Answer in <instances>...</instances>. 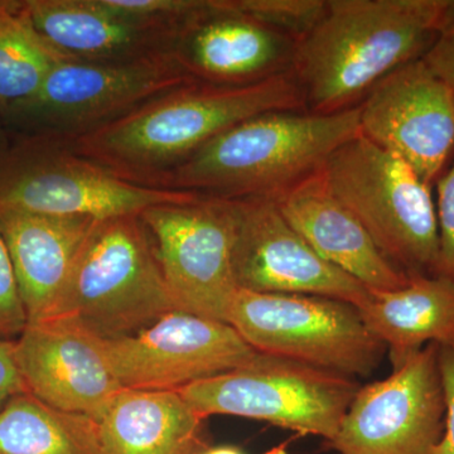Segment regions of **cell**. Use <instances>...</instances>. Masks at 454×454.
<instances>
[{
    "mask_svg": "<svg viewBox=\"0 0 454 454\" xmlns=\"http://www.w3.org/2000/svg\"><path fill=\"white\" fill-rule=\"evenodd\" d=\"M268 112H307L292 73L247 86L186 83L65 142L119 177L153 187L223 131Z\"/></svg>",
    "mask_w": 454,
    "mask_h": 454,
    "instance_id": "6da1fadb",
    "label": "cell"
},
{
    "mask_svg": "<svg viewBox=\"0 0 454 454\" xmlns=\"http://www.w3.org/2000/svg\"><path fill=\"white\" fill-rule=\"evenodd\" d=\"M446 0H327L298 43L292 74L307 112L327 115L360 106L370 90L437 38Z\"/></svg>",
    "mask_w": 454,
    "mask_h": 454,
    "instance_id": "7a4b0ae2",
    "label": "cell"
},
{
    "mask_svg": "<svg viewBox=\"0 0 454 454\" xmlns=\"http://www.w3.org/2000/svg\"><path fill=\"white\" fill-rule=\"evenodd\" d=\"M360 134L358 106L319 115L268 112L239 122L155 182L217 199H277Z\"/></svg>",
    "mask_w": 454,
    "mask_h": 454,
    "instance_id": "3957f363",
    "label": "cell"
},
{
    "mask_svg": "<svg viewBox=\"0 0 454 454\" xmlns=\"http://www.w3.org/2000/svg\"><path fill=\"white\" fill-rule=\"evenodd\" d=\"M325 184L406 276H437L439 231L432 187L365 137L340 145L321 169Z\"/></svg>",
    "mask_w": 454,
    "mask_h": 454,
    "instance_id": "277c9868",
    "label": "cell"
},
{
    "mask_svg": "<svg viewBox=\"0 0 454 454\" xmlns=\"http://www.w3.org/2000/svg\"><path fill=\"white\" fill-rule=\"evenodd\" d=\"M176 309L145 223L128 215L92 227L57 316L74 317L101 339L115 340Z\"/></svg>",
    "mask_w": 454,
    "mask_h": 454,
    "instance_id": "5b68a950",
    "label": "cell"
},
{
    "mask_svg": "<svg viewBox=\"0 0 454 454\" xmlns=\"http://www.w3.org/2000/svg\"><path fill=\"white\" fill-rule=\"evenodd\" d=\"M197 196L122 179L51 137L28 136L0 160V210L101 221Z\"/></svg>",
    "mask_w": 454,
    "mask_h": 454,
    "instance_id": "8992f818",
    "label": "cell"
},
{
    "mask_svg": "<svg viewBox=\"0 0 454 454\" xmlns=\"http://www.w3.org/2000/svg\"><path fill=\"white\" fill-rule=\"evenodd\" d=\"M195 82L172 53L83 61L62 59L35 97L4 114L31 136L70 140L118 121L164 92Z\"/></svg>",
    "mask_w": 454,
    "mask_h": 454,
    "instance_id": "52a82bcc",
    "label": "cell"
},
{
    "mask_svg": "<svg viewBox=\"0 0 454 454\" xmlns=\"http://www.w3.org/2000/svg\"><path fill=\"white\" fill-rule=\"evenodd\" d=\"M360 384L343 373L258 354L250 363L178 390L201 415L267 422L325 443L339 432Z\"/></svg>",
    "mask_w": 454,
    "mask_h": 454,
    "instance_id": "ba28073f",
    "label": "cell"
},
{
    "mask_svg": "<svg viewBox=\"0 0 454 454\" xmlns=\"http://www.w3.org/2000/svg\"><path fill=\"white\" fill-rule=\"evenodd\" d=\"M226 322L259 354L351 378L372 375L387 354L356 307L333 298L238 289Z\"/></svg>",
    "mask_w": 454,
    "mask_h": 454,
    "instance_id": "9c48e42d",
    "label": "cell"
},
{
    "mask_svg": "<svg viewBox=\"0 0 454 454\" xmlns=\"http://www.w3.org/2000/svg\"><path fill=\"white\" fill-rule=\"evenodd\" d=\"M140 219L151 236L176 309L226 322L239 289L229 200L199 193L191 201L146 208Z\"/></svg>",
    "mask_w": 454,
    "mask_h": 454,
    "instance_id": "30bf717a",
    "label": "cell"
},
{
    "mask_svg": "<svg viewBox=\"0 0 454 454\" xmlns=\"http://www.w3.org/2000/svg\"><path fill=\"white\" fill-rule=\"evenodd\" d=\"M444 422L439 343L432 342L387 378L361 387L325 444L339 454H432Z\"/></svg>",
    "mask_w": 454,
    "mask_h": 454,
    "instance_id": "8fae6325",
    "label": "cell"
},
{
    "mask_svg": "<svg viewBox=\"0 0 454 454\" xmlns=\"http://www.w3.org/2000/svg\"><path fill=\"white\" fill-rule=\"evenodd\" d=\"M104 346L121 387L134 390L178 391L259 354L226 322L177 309Z\"/></svg>",
    "mask_w": 454,
    "mask_h": 454,
    "instance_id": "7c38bea8",
    "label": "cell"
},
{
    "mask_svg": "<svg viewBox=\"0 0 454 454\" xmlns=\"http://www.w3.org/2000/svg\"><path fill=\"white\" fill-rule=\"evenodd\" d=\"M358 109L361 136L437 184L454 158L452 85L417 59L376 83Z\"/></svg>",
    "mask_w": 454,
    "mask_h": 454,
    "instance_id": "4fadbf2b",
    "label": "cell"
},
{
    "mask_svg": "<svg viewBox=\"0 0 454 454\" xmlns=\"http://www.w3.org/2000/svg\"><path fill=\"white\" fill-rule=\"evenodd\" d=\"M234 217L232 265L239 289L318 295L363 306L370 291L322 259L273 199L229 200Z\"/></svg>",
    "mask_w": 454,
    "mask_h": 454,
    "instance_id": "5bb4252c",
    "label": "cell"
},
{
    "mask_svg": "<svg viewBox=\"0 0 454 454\" xmlns=\"http://www.w3.org/2000/svg\"><path fill=\"white\" fill-rule=\"evenodd\" d=\"M18 370L26 389L59 411L98 420L124 387L104 339L71 316L29 322L14 340Z\"/></svg>",
    "mask_w": 454,
    "mask_h": 454,
    "instance_id": "9a60e30c",
    "label": "cell"
},
{
    "mask_svg": "<svg viewBox=\"0 0 454 454\" xmlns=\"http://www.w3.org/2000/svg\"><path fill=\"white\" fill-rule=\"evenodd\" d=\"M298 43L239 11L234 0H207L178 33L172 55L195 82L247 86L291 73Z\"/></svg>",
    "mask_w": 454,
    "mask_h": 454,
    "instance_id": "2e32d148",
    "label": "cell"
},
{
    "mask_svg": "<svg viewBox=\"0 0 454 454\" xmlns=\"http://www.w3.org/2000/svg\"><path fill=\"white\" fill-rule=\"evenodd\" d=\"M284 219L322 259L369 291H396L409 277L373 243L354 214L331 192L321 170L274 199Z\"/></svg>",
    "mask_w": 454,
    "mask_h": 454,
    "instance_id": "e0dca14e",
    "label": "cell"
},
{
    "mask_svg": "<svg viewBox=\"0 0 454 454\" xmlns=\"http://www.w3.org/2000/svg\"><path fill=\"white\" fill-rule=\"evenodd\" d=\"M97 220L0 210V230L29 322L59 315L77 255Z\"/></svg>",
    "mask_w": 454,
    "mask_h": 454,
    "instance_id": "ac0fdd59",
    "label": "cell"
},
{
    "mask_svg": "<svg viewBox=\"0 0 454 454\" xmlns=\"http://www.w3.org/2000/svg\"><path fill=\"white\" fill-rule=\"evenodd\" d=\"M35 32L57 52L83 61L172 53L178 33L115 13L103 0H25Z\"/></svg>",
    "mask_w": 454,
    "mask_h": 454,
    "instance_id": "d6986e66",
    "label": "cell"
},
{
    "mask_svg": "<svg viewBox=\"0 0 454 454\" xmlns=\"http://www.w3.org/2000/svg\"><path fill=\"white\" fill-rule=\"evenodd\" d=\"M203 420L179 391L122 389L98 423L106 454H199Z\"/></svg>",
    "mask_w": 454,
    "mask_h": 454,
    "instance_id": "ffe728a7",
    "label": "cell"
},
{
    "mask_svg": "<svg viewBox=\"0 0 454 454\" xmlns=\"http://www.w3.org/2000/svg\"><path fill=\"white\" fill-rule=\"evenodd\" d=\"M358 312L385 343L393 370L428 343L454 349V282L444 277L411 276L396 291H370Z\"/></svg>",
    "mask_w": 454,
    "mask_h": 454,
    "instance_id": "44dd1931",
    "label": "cell"
},
{
    "mask_svg": "<svg viewBox=\"0 0 454 454\" xmlns=\"http://www.w3.org/2000/svg\"><path fill=\"white\" fill-rule=\"evenodd\" d=\"M0 454H106L98 423L59 411L31 393L0 409Z\"/></svg>",
    "mask_w": 454,
    "mask_h": 454,
    "instance_id": "7402d4cb",
    "label": "cell"
},
{
    "mask_svg": "<svg viewBox=\"0 0 454 454\" xmlns=\"http://www.w3.org/2000/svg\"><path fill=\"white\" fill-rule=\"evenodd\" d=\"M66 56L35 32L25 8L0 20V112L26 103Z\"/></svg>",
    "mask_w": 454,
    "mask_h": 454,
    "instance_id": "603a6c76",
    "label": "cell"
},
{
    "mask_svg": "<svg viewBox=\"0 0 454 454\" xmlns=\"http://www.w3.org/2000/svg\"><path fill=\"white\" fill-rule=\"evenodd\" d=\"M234 4L247 16L301 42L324 16L327 0H234Z\"/></svg>",
    "mask_w": 454,
    "mask_h": 454,
    "instance_id": "cb8c5ba5",
    "label": "cell"
},
{
    "mask_svg": "<svg viewBox=\"0 0 454 454\" xmlns=\"http://www.w3.org/2000/svg\"><path fill=\"white\" fill-rule=\"evenodd\" d=\"M103 3L122 17L179 33L205 9L207 0H103Z\"/></svg>",
    "mask_w": 454,
    "mask_h": 454,
    "instance_id": "d4e9b609",
    "label": "cell"
},
{
    "mask_svg": "<svg viewBox=\"0 0 454 454\" xmlns=\"http://www.w3.org/2000/svg\"><path fill=\"white\" fill-rule=\"evenodd\" d=\"M28 324L7 244L0 230V340H16Z\"/></svg>",
    "mask_w": 454,
    "mask_h": 454,
    "instance_id": "484cf974",
    "label": "cell"
},
{
    "mask_svg": "<svg viewBox=\"0 0 454 454\" xmlns=\"http://www.w3.org/2000/svg\"><path fill=\"white\" fill-rule=\"evenodd\" d=\"M435 186L439 231L437 276L454 282V158Z\"/></svg>",
    "mask_w": 454,
    "mask_h": 454,
    "instance_id": "4316f807",
    "label": "cell"
},
{
    "mask_svg": "<svg viewBox=\"0 0 454 454\" xmlns=\"http://www.w3.org/2000/svg\"><path fill=\"white\" fill-rule=\"evenodd\" d=\"M423 61L454 88V0H446L437 38Z\"/></svg>",
    "mask_w": 454,
    "mask_h": 454,
    "instance_id": "83f0119b",
    "label": "cell"
},
{
    "mask_svg": "<svg viewBox=\"0 0 454 454\" xmlns=\"http://www.w3.org/2000/svg\"><path fill=\"white\" fill-rule=\"evenodd\" d=\"M439 369L446 400V422L441 442L432 454H454V349L439 345Z\"/></svg>",
    "mask_w": 454,
    "mask_h": 454,
    "instance_id": "f1b7e54d",
    "label": "cell"
},
{
    "mask_svg": "<svg viewBox=\"0 0 454 454\" xmlns=\"http://www.w3.org/2000/svg\"><path fill=\"white\" fill-rule=\"evenodd\" d=\"M26 391L25 382L18 370L14 340H0V409L12 397Z\"/></svg>",
    "mask_w": 454,
    "mask_h": 454,
    "instance_id": "f546056e",
    "label": "cell"
},
{
    "mask_svg": "<svg viewBox=\"0 0 454 454\" xmlns=\"http://www.w3.org/2000/svg\"><path fill=\"white\" fill-rule=\"evenodd\" d=\"M25 8V2L18 0H0V20L12 14L20 13Z\"/></svg>",
    "mask_w": 454,
    "mask_h": 454,
    "instance_id": "4dcf8cb0",
    "label": "cell"
},
{
    "mask_svg": "<svg viewBox=\"0 0 454 454\" xmlns=\"http://www.w3.org/2000/svg\"><path fill=\"white\" fill-rule=\"evenodd\" d=\"M199 454H247L240 448L235 446H219L205 448L202 452Z\"/></svg>",
    "mask_w": 454,
    "mask_h": 454,
    "instance_id": "1f68e13d",
    "label": "cell"
},
{
    "mask_svg": "<svg viewBox=\"0 0 454 454\" xmlns=\"http://www.w3.org/2000/svg\"><path fill=\"white\" fill-rule=\"evenodd\" d=\"M8 151L7 140H5L4 133H3L2 128H0V160L3 155Z\"/></svg>",
    "mask_w": 454,
    "mask_h": 454,
    "instance_id": "d6a6232c",
    "label": "cell"
}]
</instances>
